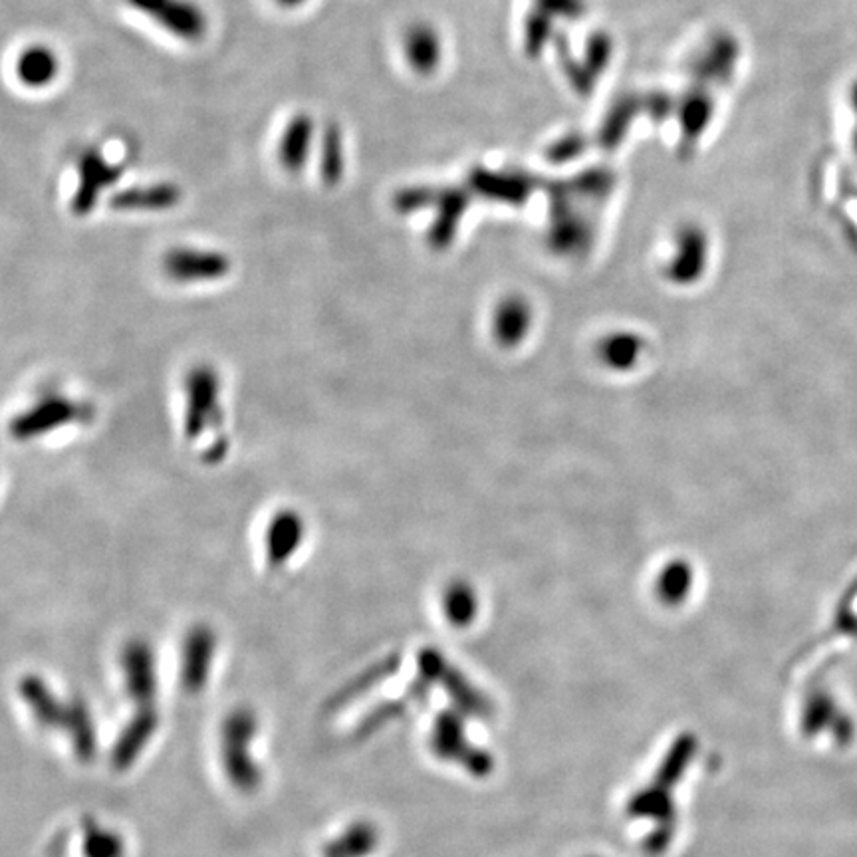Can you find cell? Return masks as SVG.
Listing matches in <instances>:
<instances>
[{
  "mask_svg": "<svg viewBox=\"0 0 857 857\" xmlns=\"http://www.w3.org/2000/svg\"><path fill=\"white\" fill-rule=\"evenodd\" d=\"M131 9L137 10L167 34L183 40L199 42L207 34V22L203 9L193 0H126Z\"/></svg>",
  "mask_w": 857,
  "mask_h": 857,
  "instance_id": "6da1fadb",
  "label": "cell"
},
{
  "mask_svg": "<svg viewBox=\"0 0 857 857\" xmlns=\"http://www.w3.org/2000/svg\"><path fill=\"white\" fill-rule=\"evenodd\" d=\"M78 183L72 197V211L84 216L98 205L99 197L121 177V167L107 159L99 149H86L76 161Z\"/></svg>",
  "mask_w": 857,
  "mask_h": 857,
  "instance_id": "7a4b0ae2",
  "label": "cell"
},
{
  "mask_svg": "<svg viewBox=\"0 0 857 857\" xmlns=\"http://www.w3.org/2000/svg\"><path fill=\"white\" fill-rule=\"evenodd\" d=\"M229 258L214 251L201 248H176L167 254L166 271L179 283H203L216 281L229 273Z\"/></svg>",
  "mask_w": 857,
  "mask_h": 857,
  "instance_id": "3957f363",
  "label": "cell"
},
{
  "mask_svg": "<svg viewBox=\"0 0 857 857\" xmlns=\"http://www.w3.org/2000/svg\"><path fill=\"white\" fill-rule=\"evenodd\" d=\"M78 417V405L62 398L40 401L36 408H30L22 417L12 423L14 437H39L59 425H68Z\"/></svg>",
  "mask_w": 857,
  "mask_h": 857,
  "instance_id": "277c9868",
  "label": "cell"
},
{
  "mask_svg": "<svg viewBox=\"0 0 857 857\" xmlns=\"http://www.w3.org/2000/svg\"><path fill=\"white\" fill-rule=\"evenodd\" d=\"M59 54L46 44H30L22 50L17 59V78L22 86L32 89L49 88L59 78Z\"/></svg>",
  "mask_w": 857,
  "mask_h": 857,
  "instance_id": "5b68a950",
  "label": "cell"
},
{
  "mask_svg": "<svg viewBox=\"0 0 857 857\" xmlns=\"http://www.w3.org/2000/svg\"><path fill=\"white\" fill-rule=\"evenodd\" d=\"M181 199V189L173 183H149L131 187L117 193L112 205L117 211H166L176 207Z\"/></svg>",
  "mask_w": 857,
  "mask_h": 857,
  "instance_id": "8992f818",
  "label": "cell"
},
{
  "mask_svg": "<svg viewBox=\"0 0 857 857\" xmlns=\"http://www.w3.org/2000/svg\"><path fill=\"white\" fill-rule=\"evenodd\" d=\"M189 408H187V431L195 437L203 427V420L211 417V411L216 405L219 395V381L211 371H197L189 380Z\"/></svg>",
  "mask_w": 857,
  "mask_h": 857,
  "instance_id": "52a82bcc",
  "label": "cell"
},
{
  "mask_svg": "<svg viewBox=\"0 0 857 857\" xmlns=\"http://www.w3.org/2000/svg\"><path fill=\"white\" fill-rule=\"evenodd\" d=\"M313 141V121L308 116L294 117L288 126L284 127L281 144H278V159L284 169L298 171L306 163V157L310 151Z\"/></svg>",
  "mask_w": 857,
  "mask_h": 857,
  "instance_id": "ba28073f",
  "label": "cell"
},
{
  "mask_svg": "<svg viewBox=\"0 0 857 857\" xmlns=\"http://www.w3.org/2000/svg\"><path fill=\"white\" fill-rule=\"evenodd\" d=\"M293 525L290 518H278L274 522L273 530L268 528V535H266V554L268 558L273 556L274 560H283L284 554L290 552L293 542H290V532H293Z\"/></svg>",
  "mask_w": 857,
  "mask_h": 857,
  "instance_id": "9c48e42d",
  "label": "cell"
},
{
  "mask_svg": "<svg viewBox=\"0 0 857 857\" xmlns=\"http://www.w3.org/2000/svg\"><path fill=\"white\" fill-rule=\"evenodd\" d=\"M281 7H286V9H296V7H300V4H304L306 0H276Z\"/></svg>",
  "mask_w": 857,
  "mask_h": 857,
  "instance_id": "30bf717a",
  "label": "cell"
}]
</instances>
